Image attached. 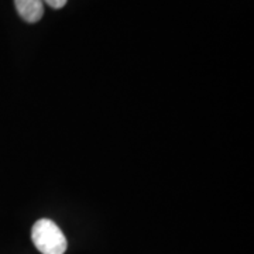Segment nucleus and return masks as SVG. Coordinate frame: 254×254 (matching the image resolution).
Wrapping results in <instances>:
<instances>
[{"mask_svg":"<svg viewBox=\"0 0 254 254\" xmlns=\"http://www.w3.org/2000/svg\"><path fill=\"white\" fill-rule=\"evenodd\" d=\"M31 240L43 254H64L68 246L63 230L51 219L37 220L31 229Z\"/></svg>","mask_w":254,"mask_h":254,"instance_id":"obj_1","label":"nucleus"},{"mask_svg":"<svg viewBox=\"0 0 254 254\" xmlns=\"http://www.w3.org/2000/svg\"><path fill=\"white\" fill-rule=\"evenodd\" d=\"M14 6L18 16L27 23H37L44 14L43 0H14Z\"/></svg>","mask_w":254,"mask_h":254,"instance_id":"obj_2","label":"nucleus"},{"mask_svg":"<svg viewBox=\"0 0 254 254\" xmlns=\"http://www.w3.org/2000/svg\"><path fill=\"white\" fill-rule=\"evenodd\" d=\"M66 1L68 0H46L47 4L50 7H53V9H61V7H64L66 4Z\"/></svg>","mask_w":254,"mask_h":254,"instance_id":"obj_3","label":"nucleus"}]
</instances>
